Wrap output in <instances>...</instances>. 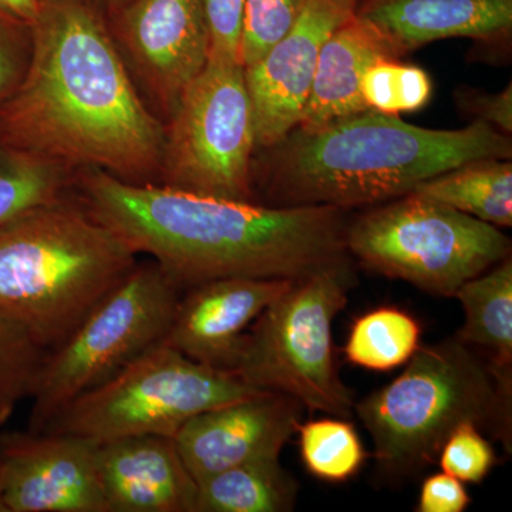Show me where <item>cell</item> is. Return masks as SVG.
<instances>
[{"instance_id": "cell-1", "label": "cell", "mask_w": 512, "mask_h": 512, "mask_svg": "<svg viewBox=\"0 0 512 512\" xmlns=\"http://www.w3.org/2000/svg\"><path fill=\"white\" fill-rule=\"evenodd\" d=\"M28 73L0 106V138L74 171L158 184L165 124L138 93L89 0H42Z\"/></svg>"}, {"instance_id": "cell-2", "label": "cell", "mask_w": 512, "mask_h": 512, "mask_svg": "<svg viewBox=\"0 0 512 512\" xmlns=\"http://www.w3.org/2000/svg\"><path fill=\"white\" fill-rule=\"evenodd\" d=\"M74 195L137 255H148L181 293L225 278L298 281L352 265L346 211L269 207L160 184L77 173Z\"/></svg>"}, {"instance_id": "cell-3", "label": "cell", "mask_w": 512, "mask_h": 512, "mask_svg": "<svg viewBox=\"0 0 512 512\" xmlns=\"http://www.w3.org/2000/svg\"><path fill=\"white\" fill-rule=\"evenodd\" d=\"M512 158L510 136L481 121L457 130L414 126L365 110L315 128L295 127L252 161L255 202L269 207L369 208L480 160Z\"/></svg>"}, {"instance_id": "cell-4", "label": "cell", "mask_w": 512, "mask_h": 512, "mask_svg": "<svg viewBox=\"0 0 512 512\" xmlns=\"http://www.w3.org/2000/svg\"><path fill=\"white\" fill-rule=\"evenodd\" d=\"M138 255L74 197L0 228V309L56 348L137 265Z\"/></svg>"}, {"instance_id": "cell-5", "label": "cell", "mask_w": 512, "mask_h": 512, "mask_svg": "<svg viewBox=\"0 0 512 512\" xmlns=\"http://www.w3.org/2000/svg\"><path fill=\"white\" fill-rule=\"evenodd\" d=\"M402 375L355 403L375 444L377 476L400 483L431 466L463 423L511 448V380L456 338L420 346Z\"/></svg>"}, {"instance_id": "cell-6", "label": "cell", "mask_w": 512, "mask_h": 512, "mask_svg": "<svg viewBox=\"0 0 512 512\" xmlns=\"http://www.w3.org/2000/svg\"><path fill=\"white\" fill-rule=\"evenodd\" d=\"M352 279V265H343L293 282L249 326L231 372L303 409L350 419L355 399L339 376L332 325L348 305Z\"/></svg>"}, {"instance_id": "cell-7", "label": "cell", "mask_w": 512, "mask_h": 512, "mask_svg": "<svg viewBox=\"0 0 512 512\" xmlns=\"http://www.w3.org/2000/svg\"><path fill=\"white\" fill-rule=\"evenodd\" d=\"M346 247L370 271L446 298L511 255L501 228L413 194L349 221Z\"/></svg>"}, {"instance_id": "cell-8", "label": "cell", "mask_w": 512, "mask_h": 512, "mask_svg": "<svg viewBox=\"0 0 512 512\" xmlns=\"http://www.w3.org/2000/svg\"><path fill=\"white\" fill-rule=\"evenodd\" d=\"M180 296L156 262L138 261L60 345L47 350L29 396L28 430H45L67 404L160 343Z\"/></svg>"}, {"instance_id": "cell-9", "label": "cell", "mask_w": 512, "mask_h": 512, "mask_svg": "<svg viewBox=\"0 0 512 512\" xmlns=\"http://www.w3.org/2000/svg\"><path fill=\"white\" fill-rule=\"evenodd\" d=\"M262 392L232 372L195 362L160 342L67 404L43 431L94 443L150 434L174 439L198 414Z\"/></svg>"}, {"instance_id": "cell-10", "label": "cell", "mask_w": 512, "mask_h": 512, "mask_svg": "<svg viewBox=\"0 0 512 512\" xmlns=\"http://www.w3.org/2000/svg\"><path fill=\"white\" fill-rule=\"evenodd\" d=\"M254 116L241 64L208 60L165 123L158 184L255 202Z\"/></svg>"}, {"instance_id": "cell-11", "label": "cell", "mask_w": 512, "mask_h": 512, "mask_svg": "<svg viewBox=\"0 0 512 512\" xmlns=\"http://www.w3.org/2000/svg\"><path fill=\"white\" fill-rule=\"evenodd\" d=\"M103 16L141 99L167 123L210 60L202 0H131Z\"/></svg>"}, {"instance_id": "cell-12", "label": "cell", "mask_w": 512, "mask_h": 512, "mask_svg": "<svg viewBox=\"0 0 512 512\" xmlns=\"http://www.w3.org/2000/svg\"><path fill=\"white\" fill-rule=\"evenodd\" d=\"M0 491L8 512H109L97 443L52 431H0Z\"/></svg>"}, {"instance_id": "cell-13", "label": "cell", "mask_w": 512, "mask_h": 512, "mask_svg": "<svg viewBox=\"0 0 512 512\" xmlns=\"http://www.w3.org/2000/svg\"><path fill=\"white\" fill-rule=\"evenodd\" d=\"M355 0H309L295 25L261 59L244 67L256 150L298 126L311 93L320 49L356 13Z\"/></svg>"}, {"instance_id": "cell-14", "label": "cell", "mask_w": 512, "mask_h": 512, "mask_svg": "<svg viewBox=\"0 0 512 512\" xmlns=\"http://www.w3.org/2000/svg\"><path fill=\"white\" fill-rule=\"evenodd\" d=\"M303 406L286 394L262 392L198 414L174 437L197 483L228 468L279 457L301 424Z\"/></svg>"}, {"instance_id": "cell-15", "label": "cell", "mask_w": 512, "mask_h": 512, "mask_svg": "<svg viewBox=\"0 0 512 512\" xmlns=\"http://www.w3.org/2000/svg\"><path fill=\"white\" fill-rule=\"evenodd\" d=\"M293 282L225 278L187 289L161 342L195 362L231 372L249 326Z\"/></svg>"}, {"instance_id": "cell-16", "label": "cell", "mask_w": 512, "mask_h": 512, "mask_svg": "<svg viewBox=\"0 0 512 512\" xmlns=\"http://www.w3.org/2000/svg\"><path fill=\"white\" fill-rule=\"evenodd\" d=\"M97 467L109 512H195L197 481L173 437L97 443Z\"/></svg>"}, {"instance_id": "cell-17", "label": "cell", "mask_w": 512, "mask_h": 512, "mask_svg": "<svg viewBox=\"0 0 512 512\" xmlns=\"http://www.w3.org/2000/svg\"><path fill=\"white\" fill-rule=\"evenodd\" d=\"M356 15L372 23L397 57L446 39L510 46L512 0H363Z\"/></svg>"}, {"instance_id": "cell-18", "label": "cell", "mask_w": 512, "mask_h": 512, "mask_svg": "<svg viewBox=\"0 0 512 512\" xmlns=\"http://www.w3.org/2000/svg\"><path fill=\"white\" fill-rule=\"evenodd\" d=\"M384 59L399 57L386 37L355 13L323 43L311 93L296 127L315 128L369 110L360 83L367 67Z\"/></svg>"}, {"instance_id": "cell-19", "label": "cell", "mask_w": 512, "mask_h": 512, "mask_svg": "<svg viewBox=\"0 0 512 512\" xmlns=\"http://www.w3.org/2000/svg\"><path fill=\"white\" fill-rule=\"evenodd\" d=\"M454 298L463 306V328L457 340L484 349L495 373L511 380L512 365V258L470 279Z\"/></svg>"}, {"instance_id": "cell-20", "label": "cell", "mask_w": 512, "mask_h": 512, "mask_svg": "<svg viewBox=\"0 0 512 512\" xmlns=\"http://www.w3.org/2000/svg\"><path fill=\"white\" fill-rule=\"evenodd\" d=\"M410 194L440 202L494 227L512 225L511 160L468 161L423 181Z\"/></svg>"}, {"instance_id": "cell-21", "label": "cell", "mask_w": 512, "mask_h": 512, "mask_svg": "<svg viewBox=\"0 0 512 512\" xmlns=\"http://www.w3.org/2000/svg\"><path fill=\"white\" fill-rule=\"evenodd\" d=\"M195 512H289L299 484L279 457L228 468L197 483Z\"/></svg>"}, {"instance_id": "cell-22", "label": "cell", "mask_w": 512, "mask_h": 512, "mask_svg": "<svg viewBox=\"0 0 512 512\" xmlns=\"http://www.w3.org/2000/svg\"><path fill=\"white\" fill-rule=\"evenodd\" d=\"M77 173L0 138V228L36 208L72 197Z\"/></svg>"}, {"instance_id": "cell-23", "label": "cell", "mask_w": 512, "mask_h": 512, "mask_svg": "<svg viewBox=\"0 0 512 512\" xmlns=\"http://www.w3.org/2000/svg\"><path fill=\"white\" fill-rule=\"evenodd\" d=\"M420 346L419 320L402 309L382 306L353 322L343 353L352 365L390 372L406 365Z\"/></svg>"}, {"instance_id": "cell-24", "label": "cell", "mask_w": 512, "mask_h": 512, "mask_svg": "<svg viewBox=\"0 0 512 512\" xmlns=\"http://www.w3.org/2000/svg\"><path fill=\"white\" fill-rule=\"evenodd\" d=\"M299 448L303 466L319 480L346 483L362 470L366 450L348 419L323 417L299 424Z\"/></svg>"}, {"instance_id": "cell-25", "label": "cell", "mask_w": 512, "mask_h": 512, "mask_svg": "<svg viewBox=\"0 0 512 512\" xmlns=\"http://www.w3.org/2000/svg\"><path fill=\"white\" fill-rule=\"evenodd\" d=\"M45 355L29 329L0 309V430L18 404L29 399Z\"/></svg>"}, {"instance_id": "cell-26", "label": "cell", "mask_w": 512, "mask_h": 512, "mask_svg": "<svg viewBox=\"0 0 512 512\" xmlns=\"http://www.w3.org/2000/svg\"><path fill=\"white\" fill-rule=\"evenodd\" d=\"M360 92L370 110L392 116L416 113L430 103L433 82L417 64L384 59L367 67Z\"/></svg>"}, {"instance_id": "cell-27", "label": "cell", "mask_w": 512, "mask_h": 512, "mask_svg": "<svg viewBox=\"0 0 512 512\" xmlns=\"http://www.w3.org/2000/svg\"><path fill=\"white\" fill-rule=\"evenodd\" d=\"M309 0H247L241 64L251 66L288 33Z\"/></svg>"}, {"instance_id": "cell-28", "label": "cell", "mask_w": 512, "mask_h": 512, "mask_svg": "<svg viewBox=\"0 0 512 512\" xmlns=\"http://www.w3.org/2000/svg\"><path fill=\"white\" fill-rule=\"evenodd\" d=\"M441 470L464 484H480L497 463L494 447L476 424L463 423L451 431L439 454Z\"/></svg>"}, {"instance_id": "cell-29", "label": "cell", "mask_w": 512, "mask_h": 512, "mask_svg": "<svg viewBox=\"0 0 512 512\" xmlns=\"http://www.w3.org/2000/svg\"><path fill=\"white\" fill-rule=\"evenodd\" d=\"M32 53V23L0 10V106L22 84Z\"/></svg>"}, {"instance_id": "cell-30", "label": "cell", "mask_w": 512, "mask_h": 512, "mask_svg": "<svg viewBox=\"0 0 512 512\" xmlns=\"http://www.w3.org/2000/svg\"><path fill=\"white\" fill-rule=\"evenodd\" d=\"M202 6L210 32V59L241 64L242 30L247 0H202Z\"/></svg>"}, {"instance_id": "cell-31", "label": "cell", "mask_w": 512, "mask_h": 512, "mask_svg": "<svg viewBox=\"0 0 512 512\" xmlns=\"http://www.w3.org/2000/svg\"><path fill=\"white\" fill-rule=\"evenodd\" d=\"M458 109L473 117V121H481L510 136L512 133V84H508L497 93L460 87L456 94Z\"/></svg>"}, {"instance_id": "cell-32", "label": "cell", "mask_w": 512, "mask_h": 512, "mask_svg": "<svg viewBox=\"0 0 512 512\" xmlns=\"http://www.w3.org/2000/svg\"><path fill=\"white\" fill-rule=\"evenodd\" d=\"M471 504L466 485L447 473L427 477L421 485L417 512H463Z\"/></svg>"}, {"instance_id": "cell-33", "label": "cell", "mask_w": 512, "mask_h": 512, "mask_svg": "<svg viewBox=\"0 0 512 512\" xmlns=\"http://www.w3.org/2000/svg\"><path fill=\"white\" fill-rule=\"evenodd\" d=\"M42 0H0V10L16 16V18L35 22L40 12Z\"/></svg>"}, {"instance_id": "cell-34", "label": "cell", "mask_w": 512, "mask_h": 512, "mask_svg": "<svg viewBox=\"0 0 512 512\" xmlns=\"http://www.w3.org/2000/svg\"><path fill=\"white\" fill-rule=\"evenodd\" d=\"M90 3L100 10L103 15L111 12V10L121 8V6L126 5V3L131 2V0H89Z\"/></svg>"}, {"instance_id": "cell-35", "label": "cell", "mask_w": 512, "mask_h": 512, "mask_svg": "<svg viewBox=\"0 0 512 512\" xmlns=\"http://www.w3.org/2000/svg\"><path fill=\"white\" fill-rule=\"evenodd\" d=\"M0 512H8L6 511L5 504H3L2 491H0Z\"/></svg>"}, {"instance_id": "cell-36", "label": "cell", "mask_w": 512, "mask_h": 512, "mask_svg": "<svg viewBox=\"0 0 512 512\" xmlns=\"http://www.w3.org/2000/svg\"><path fill=\"white\" fill-rule=\"evenodd\" d=\"M355 2L357 3V5H359V3L363 2V0H355Z\"/></svg>"}]
</instances>
